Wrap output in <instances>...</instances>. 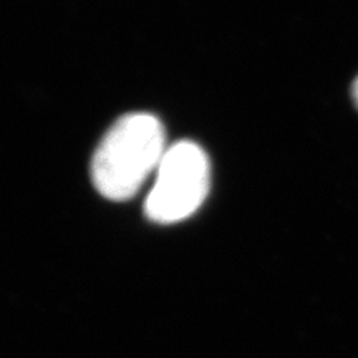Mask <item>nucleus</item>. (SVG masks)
I'll return each instance as SVG.
<instances>
[{"instance_id":"1","label":"nucleus","mask_w":358,"mask_h":358,"mask_svg":"<svg viewBox=\"0 0 358 358\" xmlns=\"http://www.w3.org/2000/svg\"><path fill=\"white\" fill-rule=\"evenodd\" d=\"M163 123L150 113H129L116 120L92 159V181L103 198H133L166 153Z\"/></svg>"},{"instance_id":"2","label":"nucleus","mask_w":358,"mask_h":358,"mask_svg":"<svg viewBox=\"0 0 358 358\" xmlns=\"http://www.w3.org/2000/svg\"><path fill=\"white\" fill-rule=\"evenodd\" d=\"M211 164L206 151L192 141L168 146L145 201L150 221L174 224L191 217L208 198Z\"/></svg>"},{"instance_id":"3","label":"nucleus","mask_w":358,"mask_h":358,"mask_svg":"<svg viewBox=\"0 0 358 358\" xmlns=\"http://www.w3.org/2000/svg\"><path fill=\"white\" fill-rule=\"evenodd\" d=\"M352 98H353V103H355V106L358 108V77L352 85Z\"/></svg>"}]
</instances>
